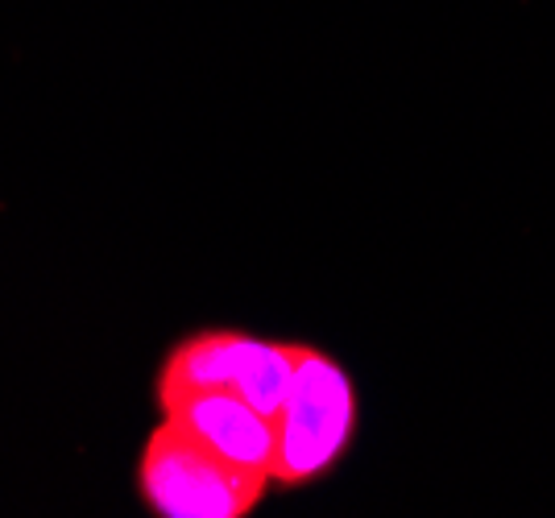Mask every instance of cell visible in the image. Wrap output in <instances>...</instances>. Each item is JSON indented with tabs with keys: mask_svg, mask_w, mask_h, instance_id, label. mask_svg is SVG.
<instances>
[{
	"mask_svg": "<svg viewBox=\"0 0 555 518\" xmlns=\"http://www.w3.org/2000/svg\"><path fill=\"white\" fill-rule=\"evenodd\" d=\"M357 431V390L340 361L299 345L291 390L274 411V485L299 490L345 461Z\"/></svg>",
	"mask_w": 555,
	"mask_h": 518,
	"instance_id": "obj_1",
	"label": "cell"
},
{
	"mask_svg": "<svg viewBox=\"0 0 555 518\" xmlns=\"http://www.w3.org/2000/svg\"><path fill=\"white\" fill-rule=\"evenodd\" d=\"M270 490V477L220 461L170 419L141 444L138 494L158 518H249Z\"/></svg>",
	"mask_w": 555,
	"mask_h": 518,
	"instance_id": "obj_2",
	"label": "cell"
},
{
	"mask_svg": "<svg viewBox=\"0 0 555 518\" xmlns=\"http://www.w3.org/2000/svg\"><path fill=\"white\" fill-rule=\"evenodd\" d=\"M299 365V340H261L249 332H195L166 353L158 399L186 390H232L274 419Z\"/></svg>",
	"mask_w": 555,
	"mask_h": 518,
	"instance_id": "obj_3",
	"label": "cell"
},
{
	"mask_svg": "<svg viewBox=\"0 0 555 518\" xmlns=\"http://www.w3.org/2000/svg\"><path fill=\"white\" fill-rule=\"evenodd\" d=\"M163 419L236 469L274 481V419L232 390H186L158 399Z\"/></svg>",
	"mask_w": 555,
	"mask_h": 518,
	"instance_id": "obj_4",
	"label": "cell"
}]
</instances>
